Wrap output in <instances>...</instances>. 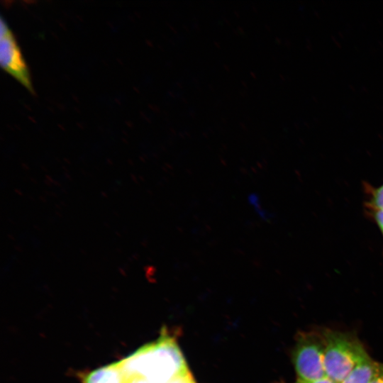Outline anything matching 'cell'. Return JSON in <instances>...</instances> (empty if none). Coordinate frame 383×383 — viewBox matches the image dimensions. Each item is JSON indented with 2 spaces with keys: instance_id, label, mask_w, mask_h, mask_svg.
Returning <instances> with one entry per match:
<instances>
[{
  "instance_id": "6da1fadb",
  "label": "cell",
  "mask_w": 383,
  "mask_h": 383,
  "mask_svg": "<svg viewBox=\"0 0 383 383\" xmlns=\"http://www.w3.org/2000/svg\"><path fill=\"white\" fill-rule=\"evenodd\" d=\"M84 383H194L175 341L164 333L125 358L90 372Z\"/></svg>"
},
{
  "instance_id": "7a4b0ae2",
  "label": "cell",
  "mask_w": 383,
  "mask_h": 383,
  "mask_svg": "<svg viewBox=\"0 0 383 383\" xmlns=\"http://www.w3.org/2000/svg\"><path fill=\"white\" fill-rule=\"evenodd\" d=\"M322 335L326 376L335 383H341L368 354L360 341L350 333L326 329L322 331Z\"/></svg>"
},
{
  "instance_id": "3957f363",
  "label": "cell",
  "mask_w": 383,
  "mask_h": 383,
  "mask_svg": "<svg viewBox=\"0 0 383 383\" xmlns=\"http://www.w3.org/2000/svg\"><path fill=\"white\" fill-rule=\"evenodd\" d=\"M322 333H301L292 351V362L298 379L314 381L326 377Z\"/></svg>"
},
{
  "instance_id": "277c9868",
  "label": "cell",
  "mask_w": 383,
  "mask_h": 383,
  "mask_svg": "<svg viewBox=\"0 0 383 383\" xmlns=\"http://www.w3.org/2000/svg\"><path fill=\"white\" fill-rule=\"evenodd\" d=\"M0 65L5 72L33 93L28 68L16 40L2 16L0 18Z\"/></svg>"
},
{
  "instance_id": "5b68a950",
  "label": "cell",
  "mask_w": 383,
  "mask_h": 383,
  "mask_svg": "<svg viewBox=\"0 0 383 383\" xmlns=\"http://www.w3.org/2000/svg\"><path fill=\"white\" fill-rule=\"evenodd\" d=\"M382 370L383 364L374 361L367 355L353 367L341 383H371Z\"/></svg>"
},
{
  "instance_id": "8992f818",
  "label": "cell",
  "mask_w": 383,
  "mask_h": 383,
  "mask_svg": "<svg viewBox=\"0 0 383 383\" xmlns=\"http://www.w3.org/2000/svg\"><path fill=\"white\" fill-rule=\"evenodd\" d=\"M368 210H383V184L370 192Z\"/></svg>"
},
{
  "instance_id": "52a82bcc",
  "label": "cell",
  "mask_w": 383,
  "mask_h": 383,
  "mask_svg": "<svg viewBox=\"0 0 383 383\" xmlns=\"http://www.w3.org/2000/svg\"><path fill=\"white\" fill-rule=\"evenodd\" d=\"M383 235V210H369Z\"/></svg>"
},
{
  "instance_id": "ba28073f",
  "label": "cell",
  "mask_w": 383,
  "mask_h": 383,
  "mask_svg": "<svg viewBox=\"0 0 383 383\" xmlns=\"http://www.w3.org/2000/svg\"><path fill=\"white\" fill-rule=\"evenodd\" d=\"M294 383H335V382H334L333 381H332L331 379L326 377L324 378H322L318 380H314V381H305V380L297 379V380Z\"/></svg>"
},
{
  "instance_id": "9c48e42d",
  "label": "cell",
  "mask_w": 383,
  "mask_h": 383,
  "mask_svg": "<svg viewBox=\"0 0 383 383\" xmlns=\"http://www.w3.org/2000/svg\"><path fill=\"white\" fill-rule=\"evenodd\" d=\"M371 383H383V370Z\"/></svg>"
}]
</instances>
